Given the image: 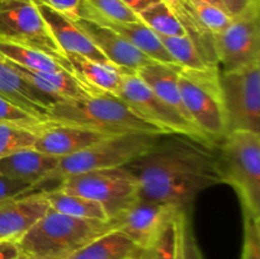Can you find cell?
<instances>
[{
  "label": "cell",
  "mask_w": 260,
  "mask_h": 259,
  "mask_svg": "<svg viewBox=\"0 0 260 259\" xmlns=\"http://www.w3.org/2000/svg\"><path fill=\"white\" fill-rule=\"evenodd\" d=\"M33 2H35L41 17L45 20L51 36L63 52V55L66 56L68 53H75V55L84 56L90 60L99 61V62L111 63L73 19L56 12L43 0H33Z\"/></svg>",
  "instance_id": "14"
},
{
  "label": "cell",
  "mask_w": 260,
  "mask_h": 259,
  "mask_svg": "<svg viewBox=\"0 0 260 259\" xmlns=\"http://www.w3.org/2000/svg\"><path fill=\"white\" fill-rule=\"evenodd\" d=\"M244 243L241 259H260V218L243 212Z\"/></svg>",
  "instance_id": "34"
},
{
  "label": "cell",
  "mask_w": 260,
  "mask_h": 259,
  "mask_svg": "<svg viewBox=\"0 0 260 259\" xmlns=\"http://www.w3.org/2000/svg\"><path fill=\"white\" fill-rule=\"evenodd\" d=\"M124 168L136 178L140 198L179 208L223 183L218 145L187 135H161L154 147Z\"/></svg>",
  "instance_id": "1"
},
{
  "label": "cell",
  "mask_w": 260,
  "mask_h": 259,
  "mask_svg": "<svg viewBox=\"0 0 260 259\" xmlns=\"http://www.w3.org/2000/svg\"><path fill=\"white\" fill-rule=\"evenodd\" d=\"M47 122L48 119L38 118V117L28 113L27 111H24L20 107L15 106L12 102L0 96V123L14 124V126L41 131V128Z\"/></svg>",
  "instance_id": "31"
},
{
  "label": "cell",
  "mask_w": 260,
  "mask_h": 259,
  "mask_svg": "<svg viewBox=\"0 0 260 259\" xmlns=\"http://www.w3.org/2000/svg\"><path fill=\"white\" fill-rule=\"evenodd\" d=\"M141 248L116 229H109L65 259H134Z\"/></svg>",
  "instance_id": "23"
},
{
  "label": "cell",
  "mask_w": 260,
  "mask_h": 259,
  "mask_svg": "<svg viewBox=\"0 0 260 259\" xmlns=\"http://www.w3.org/2000/svg\"><path fill=\"white\" fill-rule=\"evenodd\" d=\"M10 63L27 83L56 102L75 101L101 94L70 71H35Z\"/></svg>",
  "instance_id": "18"
},
{
  "label": "cell",
  "mask_w": 260,
  "mask_h": 259,
  "mask_svg": "<svg viewBox=\"0 0 260 259\" xmlns=\"http://www.w3.org/2000/svg\"><path fill=\"white\" fill-rule=\"evenodd\" d=\"M222 5L233 19L251 10H260V0H222Z\"/></svg>",
  "instance_id": "36"
},
{
  "label": "cell",
  "mask_w": 260,
  "mask_h": 259,
  "mask_svg": "<svg viewBox=\"0 0 260 259\" xmlns=\"http://www.w3.org/2000/svg\"><path fill=\"white\" fill-rule=\"evenodd\" d=\"M221 96L228 132L260 134V61L230 71H220Z\"/></svg>",
  "instance_id": "7"
},
{
  "label": "cell",
  "mask_w": 260,
  "mask_h": 259,
  "mask_svg": "<svg viewBox=\"0 0 260 259\" xmlns=\"http://www.w3.org/2000/svg\"><path fill=\"white\" fill-rule=\"evenodd\" d=\"M0 56L10 62L35 71H70V63L25 43L0 37ZM74 74V73H73Z\"/></svg>",
  "instance_id": "24"
},
{
  "label": "cell",
  "mask_w": 260,
  "mask_h": 259,
  "mask_svg": "<svg viewBox=\"0 0 260 259\" xmlns=\"http://www.w3.org/2000/svg\"><path fill=\"white\" fill-rule=\"evenodd\" d=\"M139 18L144 24L157 36H184L185 30L172 7L165 0H156L139 13Z\"/></svg>",
  "instance_id": "26"
},
{
  "label": "cell",
  "mask_w": 260,
  "mask_h": 259,
  "mask_svg": "<svg viewBox=\"0 0 260 259\" xmlns=\"http://www.w3.org/2000/svg\"><path fill=\"white\" fill-rule=\"evenodd\" d=\"M66 58L73 73L80 80L99 93H108L117 96L123 81L124 71L112 63L99 62L75 53H68Z\"/></svg>",
  "instance_id": "22"
},
{
  "label": "cell",
  "mask_w": 260,
  "mask_h": 259,
  "mask_svg": "<svg viewBox=\"0 0 260 259\" xmlns=\"http://www.w3.org/2000/svg\"><path fill=\"white\" fill-rule=\"evenodd\" d=\"M0 259H28L15 240H0Z\"/></svg>",
  "instance_id": "38"
},
{
  "label": "cell",
  "mask_w": 260,
  "mask_h": 259,
  "mask_svg": "<svg viewBox=\"0 0 260 259\" xmlns=\"http://www.w3.org/2000/svg\"><path fill=\"white\" fill-rule=\"evenodd\" d=\"M79 18H88V19L94 20L102 25L111 28L119 36L128 41L132 46L141 51L144 55H146L150 60L156 61V62L165 63V65H177L172 56L168 53L165 47L162 46L159 36L150 29L146 24L139 20V22H117V20H111L108 18H104L99 15L98 13L94 12L85 2H81L80 5V17Z\"/></svg>",
  "instance_id": "17"
},
{
  "label": "cell",
  "mask_w": 260,
  "mask_h": 259,
  "mask_svg": "<svg viewBox=\"0 0 260 259\" xmlns=\"http://www.w3.org/2000/svg\"><path fill=\"white\" fill-rule=\"evenodd\" d=\"M0 96L42 119H47L48 112L56 102L27 83L15 71L12 63L2 56H0Z\"/></svg>",
  "instance_id": "19"
},
{
  "label": "cell",
  "mask_w": 260,
  "mask_h": 259,
  "mask_svg": "<svg viewBox=\"0 0 260 259\" xmlns=\"http://www.w3.org/2000/svg\"><path fill=\"white\" fill-rule=\"evenodd\" d=\"M117 96L122 99L135 113L156 126L164 134L187 135L210 141L196 124L188 121L172 106L160 99L137 76V74L124 73L123 81Z\"/></svg>",
  "instance_id": "9"
},
{
  "label": "cell",
  "mask_w": 260,
  "mask_h": 259,
  "mask_svg": "<svg viewBox=\"0 0 260 259\" xmlns=\"http://www.w3.org/2000/svg\"><path fill=\"white\" fill-rule=\"evenodd\" d=\"M35 189L36 187L30 183L20 182L0 175V205L19 196L27 195Z\"/></svg>",
  "instance_id": "35"
},
{
  "label": "cell",
  "mask_w": 260,
  "mask_h": 259,
  "mask_svg": "<svg viewBox=\"0 0 260 259\" xmlns=\"http://www.w3.org/2000/svg\"><path fill=\"white\" fill-rule=\"evenodd\" d=\"M74 22L85 32L104 57L124 73L136 74L142 66L152 61L122 36L106 25L88 18H78Z\"/></svg>",
  "instance_id": "13"
},
{
  "label": "cell",
  "mask_w": 260,
  "mask_h": 259,
  "mask_svg": "<svg viewBox=\"0 0 260 259\" xmlns=\"http://www.w3.org/2000/svg\"><path fill=\"white\" fill-rule=\"evenodd\" d=\"M58 160V157L43 154L35 147L20 150L0 159V175L30 183L38 188L57 167Z\"/></svg>",
  "instance_id": "20"
},
{
  "label": "cell",
  "mask_w": 260,
  "mask_h": 259,
  "mask_svg": "<svg viewBox=\"0 0 260 259\" xmlns=\"http://www.w3.org/2000/svg\"><path fill=\"white\" fill-rule=\"evenodd\" d=\"M179 211L149 245L140 249L134 259H177L178 235H179L178 213Z\"/></svg>",
  "instance_id": "27"
},
{
  "label": "cell",
  "mask_w": 260,
  "mask_h": 259,
  "mask_svg": "<svg viewBox=\"0 0 260 259\" xmlns=\"http://www.w3.org/2000/svg\"><path fill=\"white\" fill-rule=\"evenodd\" d=\"M43 193L50 203L51 210L73 217L108 222L109 215L102 203L73 193L62 192L57 188L43 190Z\"/></svg>",
  "instance_id": "25"
},
{
  "label": "cell",
  "mask_w": 260,
  "mask_h": 259,
  "mask_svg": "<svg viewBox=\"0 0 260 259\" xmlns=\"http://www.w3.org/2000/svg\"><path fill=\"white\" fill-rule=\"evenodd\" d=\"M47 119L55 123L75 124L108 136L126 134H164L156 126L135 113L122 99L101 93L75 101L53 103Z\"/></svg>",
  "instance_id": "2"
},
{
  "label": "cell",
  "mask_w": 260,
  "mask_h": 259,
  "mask_svg": "<svg viewBox=\"0 0 260 259\" xmlns=\"http://www.w3.org/2000/svg\"><path fill=\"white\" fill-rule=\"evenodd\" d=\"M45 193L29 192L0 205V240L18 241L50 211Z\"/></svg>",
  "instance_id": "16"
},
{
  "label": "cell",
  "mask_w": 260,
  "mask_h": 259,
  "mask_svg": "<svg viewBox=\"0 0 260 259\" xmlns=\"http://www.w3.org/2000/svg\"><path fill=\"white\" fill-rule=\"evenodd\" d=\"M220 71H230L260 61V10L234 18L230 24L213 33Z\"/></svg>",
  "instance_id": "11"
},
{
  "label": "cell",
  "mask_w": 260,
  "mask_h": 259,
  "mask_svg": "<svg viewBox=\"0 0 260 259\" xmlns=\"http://www.w3.org/2000/svg\"><path fill=\"white\" fill-rule=\"evenodd\" d=\"M107 137L111 136L75 124L48 121L38 132L33 147L43 154L61 159L76 154Z\"/></svg>",
  "instance_id": "15"
},
{
  "label": "cell",
  "mask_w": 260,
  "mask_h": 259,
  "mask_svg": "<svg viewBox=\"0 0 260 259\" xmlns=\"http://www.w3.org/2000/svg\"><path fill=\"white\" fill-rule=\"evenodd\" d=\"M56 12L75 20L80 17V5L83 0H43Z\"/></svg>",
  "instance_id": "37"
},
{
  "label": "cell",
  "mask_w": 260,
  "mask_h": 259,
  "mask_svg": "<svg viewBox=\"0 0 260 259\" xmlns=\"http://www.w3.org/2000/svg\"><path fill=\"white\" fill-rule=\"evenodd\" d=\"M179 69L182 68L151 61L147 65L142 66L136 74L160 99L172 106L188 121L192 122L189 114L185 111L182 95H180L179 84H178Z\"/></svg>",
  "instance_id": "21"
},
{
  "label": "cell",
  "mask_w": 260,
  "mask_h": 259,
  "mask_svg": "<svg viewBox=\"0 0 260 259\" xmlns=\"http://www.w3.org/2000/svg\"><path fill=\"white\" fill-rule=\"evenodd\" d=\"M123 4H126L129 9L134 10L136 14H139L142 9H145L146 7H149L150 4H152L156 0H121Z\"/></svg>",
  "instance_id": "39"
},
{
  "label": "cell",
  "mask_w": 260,
  "mask_h": 259,
  "mask_svg": "<svg viewBox=\"0 0 260 259\" xmlns=\"http://www.w3.org/2000/svg\"><path fill=\"white\" fill-rule=\"evenodd\" d=\"M56 188L102 203L109 217L139 198V183L124 167L69 175Z\"/></svg>",
  "instance_id": "8"
},
{
  "label": "cell",
  "mask_w": 260,
  "mask_h": 259,
  "mask_svg": "<svg viewBox=\"0 0 260 259\" xmlns=\"http://www.w3.org/2000/svg\"><path fill=\"white\" fill-rule=\"evenodd\" d=\"M182 208L137 198L109 217L111 229L121 231L139 248L149 245Z\"/></svg>",
  "instance_id": "12"
},
{
  "label": "cell",
  "mask_w": 260,
  "mask_h": 259,
  "mask_svg": "<svg viewBox=\"0 0 260 259\" xmlns=\"http://www.w3.org/2000/svg\"><path fill=\"white\" fill-rule=\"evenodd\" d=\"M38 132L14 124L0 123V159L35 146Z\"/></svg>",
  "instance_id": "29"
},
{
  "label": "cell",
  "mask_w": 260,
  "mask_h": 259,
  "mask_svg": "<svg viewBox=\"0 0 260 259\" xmlns=\"http://www.w3.org/2000/svg\"><path fill=\"white\" fill-rule=\"evenodd\" d=\"M218 75L220 70L182 68L178 76L185 111L200 131L215 144H218L228 134Z\"/></svg>",
  "instance_id": "6"
},
{
  "label": "cell",
  "mask_w": 260,
  "mask_h": 259,
  "mask_svg": "<svg viewBox=\"0 0 260 259\" xmlns=\"http://www.w3.org/2000/svg\"><path fill=\"white\" fill-rule=\"evenodd\" d=\"M202 2H206V3H210V4L215 5V7H218L221 8V9H223V5H222V0H202ZM225 10V9H223ZM226 12V10H225Z\"/></svg>",
  "instance_id": "40"
},
{
  "label": "cell",
  "mask_w": 260,
  "mask_h": 259,
  "mask_svg": "<svg viewBox=\"0 0 260 259\" xmlns=\"http://www.w3.org/2000/svg\"><path fill=\"white\" fill-rule=\"evenodd\" d=\"M196 17L201 23L212 33H218L225 29L231 23L233 18L221 8L215 7L202 0H185Z\"/></svg>",
  "instance_id": "30"
},
{
  "label": "cell",
  "mask_w": 260,
  "mask_h": 259,
  "mask_svg": "<svg viewBox=\"0 0 260 259\" xmlns=\"http://www.w3.org/2000/svg\"><path fill=\"white\" fill-rule=\"evenodd\" d=\"M164 134H126L111 136L76 154L61 157L42 184L93 170L123 168L156 145Z\"/></svg>",
  "instance_id": "5"
},
{
  "label": "cell",
  "mask_w": 260,
  "mask_h": 259,
  "mask_svg": "<svg viewBox=\"0 0 260 259\" xmlns=\"http://www.w3.org/2000/svg\"><path fill=\"white\" fill-rule=\"evenodd\" d=\"M178 223H179V235H178L177 259H203L202 253H201L194 235H193L187 208L179 211Z\"/></svg>",
  "instance_id": "32"
},
{
  "label": "cell",
  "mask_w": 260,
  "mask_h": 259,
  "mask_svg": "<svg viewBox=\"0 0 260 259\" xmlns=\"http://www.w3.org/2000/svg\"><path fill=\"white\" fill-rule=\"evenodd\" d=\"M109 229L108 222L73 217L50 208L18 243L28 259H65Z\"/></svg>",
  "instance_id": "3"
},
{
  "label": "cell",
  "mask_w": 260,
  "mask_h": 259,
  "mask_svg": "<svg viewBox=\"0 0 260 259\" xmlns=\"http://www.w3.org/2000/svg\"><path fill=\"white\" fill-rule=\"evenodd\" d=\"M217 145L223 183L234 188L243 212L260 218V134L230 131Z\"/></svg>",
  "instance_id": "4"
},
{
  "label": "cell",
  "mask_w": 260,
  "mask_h": 259,
  "mask_svg": "<svg viewBox=\"0 0 260 259\" xmlns=\"http://www.w3.org/2000/svg\"><path fill=\"white\" fill-rule=\"evenodd\" d=\"M0 37L29 45L69 63L33 0H0Z\"/></svg>",
  "instance_id": "10"
},
{
  "label": "cell",
  "mask_w": 260,
  "mask_h": 259,
  "mask_svg": "<svg viewBox=\"0 0 260 259\" xmlns=\"http://www.w3.org/2000/svg\"><path fill=\"white\" fill-rule=\"evenodd\" d=\"M162 46L173 60L183 69L189 70H208V66L201 57L194 43L187 35L184 36H159ZM213 70V69H210Z\"/></svg>",
  "instance_id": "28"
},
{
  "label": "cell",
  "mask_w": 260,
  "mask_h": 259,
  "mask_svg": "<svg viewBox=\"0 0 260 259\" xmlns=\"http://www.w3.org/2000/svg\"><path fill=\"white\" fill-rule=\"evenodd\" d=\"M99 15L117 22H139L140 18L121 0H84Z\"/></svg>",
  "instance_id": "33"
}]
</instances>
